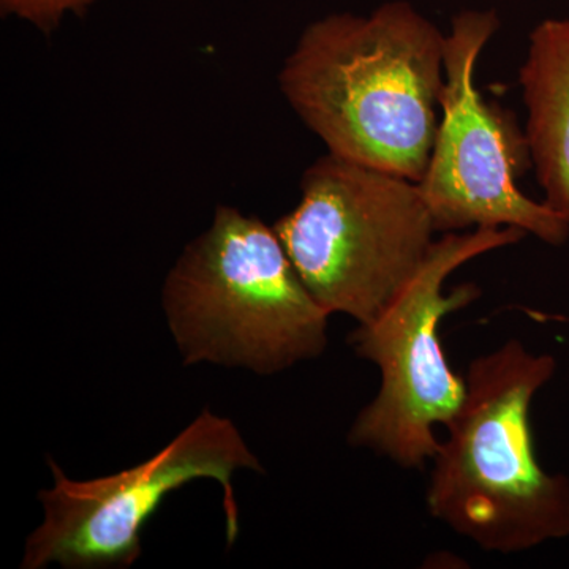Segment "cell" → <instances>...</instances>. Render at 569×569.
Wrapping results in <instances>:
<instances>
[{"label": "cell", "mask_w": 569, "mask_h": 569, "mask_svg": "<svg viewBox=\"0 0 569 569\" xmlns=\"http://www.w3.org/2000/svg\"><path fill=\"white\" fill-rule=\"evenodd\" d=\"M519 82L531 167L545 203L569 222V18H549L531 31Z\"/></svg>", "instance_id": "cell-8"}, {"label": "cell", "mask_w": 569, "mask_h": 569, "mask_svg": "<svg viewBox=\"0 0 569 569\" xmlns=\"http://www.w3.org/2000/svg\"><path fill=\"white\" fill-rule=\"evenodd\" d=\"M163 309L183 365L246 367L276 376L320 358L329 313L269 227L219 206L163 284Z\"/></svg>", "instance_id": "cell-3"}, {"label": "cell", "mask_w": 569, "mask_h": 569, "mask_svg": "<svg viewBox=\"0 0 569 569\" xmlns=\"http://www.w3.org/2000/svg\"><path fill=\"white\" fill-rule=\"evenodd\" d=\"M557 366L518 339L475 358L466 399L430 460L429 515L485 552L569 538V478L541 467L531 432L535 397Z\"/></svg>", "instance_id": "cell-2"}, {"label": "cell", "mask_w": 569, "mask_h": 569, "mask_svg": "<svg viewBox=\"0 0 569 569\" xmlns=\"http://www.w3.org/2000/svg\"><path fill=\"white\" fill-rule=\"evenodd\" d=\"M97 0H0L3 17L29 22L43 33L58 31L69 13L84 14Z\"/></svg>", "instance_id": "cell-9"}, {"label": "cell", "mask_w": 569, "mask_h": 569, "mask_svg": "<svg viewBox=\"0 0 569 569\" xmlns=\"http://www.w3.org/2000/svg\"><path fill=\"white\" fill-rule=\"evenodd\" d=\"M498 28L493 10H463L452 18L440 121L419 189L437 233L518 228L546 244L563 246L568 220L518 187L519 176L531 164L526 134L477 88L479 58Z\"/></svg>", "instance_id": "cell-7"}, {"label": "cell", "mask_w": 569, "mask_h": 569, "mask_svg": "<svg viewBox=\"0 0 569 569\" xmlns=\"http://www.w3.org/2000/svg\"><path fill=\"white\" fill-rule=\"evenodd\" d=\"M447 33L407 0L310 22L280 92L329 153L419 182L440 121Z\"/></svg>", "instance_id": "cell-1"}, {"label": "cell", "mask_w": 569, "mask_h": 569, "mask_svg": "<svg viewBox=\"0 0 569 569\" xmlns=\"http://www.w3.org/2000/svg\"><path fill=\"white\" fill-rule=\"evenodd\" d=\"M54 485L41 490L43 523L26 545L21 568L51 563L69 569L130 568L141 556V531L164 498L194 479H213L223 490L228 545L239 535L236 471H263L238 427L206 410L171 443L140 466L110 477L74 481L50 459Z\"/></svg>", "instance_id": "cell-6"}, {"label": "cell", "mask_w": 569, "mask_h": 569, "mask_svg": "<svg viewBox=\"0 0 569 569\" xmlns=\"http://www.w3.org/2000/svg\"><path fill=\"white\" fill-rule=\"evenodd\" d=\"M518 228H477L441 234L407 287L369 323L358 325L350 343L380 370V389L348 432L351 447L369 449L396 466L422 468L436 456V427H447L467 395L466 376L449 365L441 343L445 318L479 298L475 283L445 291L463 264L516 246Z\"/></svg>", "instance_id": "cell-5"}, {"label": "cell", "mask_w": 569, "mask_h": 569, "mask_svg": "<svg viewBox=\"0 0 569 569\" xmlns=\"http://www.w3.org/2000/svg\"><path fill=\"white\" fill-rule=\"evenodd\" d=\"M274 230L318 305L358 325L395 301L437 241L418 182L329 152Z\"/></svg>", "instance_id": "cell-4"}]
</instances>
